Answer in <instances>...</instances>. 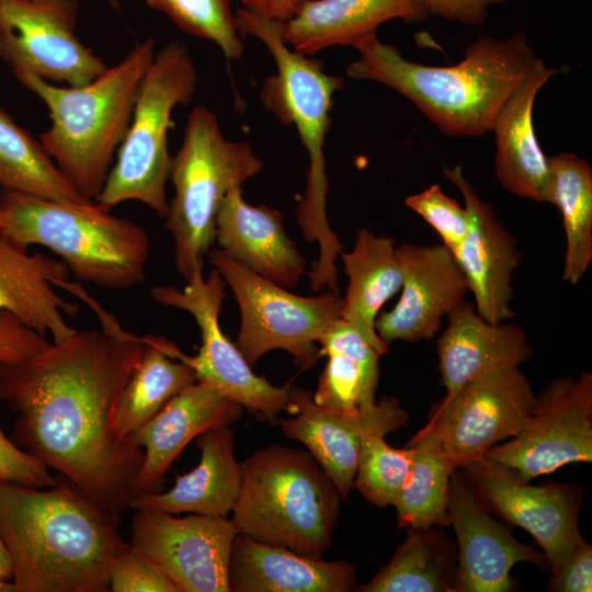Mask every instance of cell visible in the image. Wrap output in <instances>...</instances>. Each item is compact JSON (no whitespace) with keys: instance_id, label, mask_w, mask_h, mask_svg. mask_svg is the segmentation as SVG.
I'll return each instance as SVG.
<instances>
[{"instance_id":"cell-30","label":"cell","mask_w":592,"mask_h":592,"mask_svg":"<svg viewBox=\"0 0 592 592\" xmlns=\"http://www.w3.org/2000/svg\"><path fill=\"white\" fill-rule=\"evenodd\" d=\"M320 355L327 356L312 400L341 412H355L376 402L379 357L349 322L340 318L318 340Z\"/></svg>"},{"instance_id":"cell-1","label":"cell","mask_w":592,"mask_h":592,"mask_svg":"<svg viewBox=\"0 0 592 592\" xmlns=\"http://www.w3.org/2000/svg\"><path fill=\"white\" fill-rule=\"evenodd\" d=\"M95 311L102 330L77 331L23 361L0 363V400L18 413L11 439L19 447L119 516L135 496L144 453L116 434L113 414L145 337Z\"/></svg>"},{"instance_id":"cell-11","label":"cell","mask_w":592,"mask_h":592,"mask_svg":"<svg viewBox=\"0 0 592 592\" xmlns=\"http://www.w3.org/2000/svg\"><path fill=\"white\" fill-rule=\"evenodd\" d=\"M225 280L214 267L207 278L196 270L183 289L156 286L150 295L155 301L189 312L200 328L202 344L198 353L187 356L180 350L175 358L185 361L194 371L196 382L219 391L239 403L261 421L275 422L282 412H289L293 385L276 386L253 373L239 349L223 332L219 312L225 299Z\"/></svg>"},{"instance_id":"cell-24","label":"cell","mask_w":592,"mask_h":592,"mask_svg":"<svg viewBox=\"0 0 592 592\" xmlns=\"http://www.w3.org/2000/svg\"><path fill=\"white\" fill-rule=\"evenodd\" d=\"M558 71L539 58L505 99L491 127L499 183L509 193L537 203H545L548 157L537 140L533 111L538 92Z\"/></svg>"},{"instance_id":"cell-39","label":"cell","mask_w":592,"mask_h":592,"mask_svg":"<svg viewBox=\"0 0 592 592\" xmlns=\"http://www.w3.org/2000/svg\"><path fill=\"white\" fill-rule=\"evenodd\" d=\"M111 592H179L173 582L147 557L128 544L109 569Z\"/></svg>"},{"instance_id":"cell-5","label":"cell","mask_w":592,"mask_h":592,"mask_svg":"<svg viewBox=\"0 0 592 592\" xmlns=\"http://www.w3.org/2000/svg\"><path fill=\"white\" fill-rule=\"evenodd\" d=\"M155 54V41L147 38L81 87H60L30 73H14L48 109L52 124L39 135V141L90 203L105 184L128 129L139 84Z\"/></svg>"},{"instance_id":"cell-31","label":"cell","mask_w":592,"mask_h":592,"mask_svg":"<svg viewBox=\"0 0 592 592\" xmlns=\"http://www.w3.org/2000/svg\"><path fill=\"white\" fill-rule=\"evenodd\" d=\"M172 345L162 337H145L144 352L115 405L113 425L119 437L130 439L169 400L196 383L193 368L169 355Z\"/></svg>"},{"instance_id":"cell-10","label":"cell","mask_w":592,"mask_h":592,"mask_svg":"<svg viewBox=\"0 0 592 592\" xmlns=\"http://www.w3.org/2000/svg\"><path fill=\"white\" fill-rule=\"evenodd\" d=\"M207 258L234 292L240 310L236 345L253 366L265 353L283 350L297 366L315 365L318 340L341 318L342 296L327 291L300 296L281 287L212 249Z\"/></svg>"},{"instance_id":"cell-42","label":"cell","mask_w":592,"mask_h":592,"mask_svg":"<svg viewBox=\"0 0 592 592\" xmlns=\"http://www.w3.org/2000/svg\"><path fill=\"white\" fill-rule=\"evenodd\" d=\"M50 344L46 338L8 311H0V363H16Z\"/></svg>"},{"instance_id":"cell-16","label":"cell","mask_w":592,"mask_h":592,"mask_svg":"<svg viewBox=\"0 0 592 592\" xmlns=\"http://www.w3.org/2000/svg\"><path fill=\"white\" fill-rule=\"evenodd\" d=\"M135 512L130 546L152 561L179 592H230L229 561L239 534L231 519Z\"/></svg>"},{"instance_id":"cell-12","label":"cell","mask_w":592,"mask_h":592,"mask_svg":"<svg viewBox=\"0 0 592 592\" xmlns=\"http://www.w3.org/2000/svg\"><path fill=\"white\" fill-rule=\"evenodd\" d=\"M535 396L519 366L494 369L434 403L423 428L460 468L515 436L528 418Z\"/></svg>"},{"instance_id":"cell-15","label":"cell","mask_w":592,"mask_h":592,"mask_svg":"<svg viewBox=\"0 0 592 592\" xmlns=\"http://www.w3.org/2000/svg\"><path fill=\"white\" fill-rule=\"evenodd\" d=\"M459 469L479 502L498 520L530 533L550 567L582 538L583 491L579 485H532L512 468L486 457Z\"/></svg>"},{"instance_id":"cell-9","label":"cell","mask_w":592,"mask_h":592,"mask_svg":"<svg viewBox=\"0 0 592 592\" xmlns=\"http://www.w3.org/2000/svg\"><path fill=\"white\" fill-rule=\"evenodd\" d=\"M197 72L191 53L181 41L156 52L134 103L132 119L117 149L105 184L94 201L104 210L126 201H138L164 219L169 210L166 184L172 156L168 133L172 112L191 102Z\"/></svg>"},{"instance_id":"cell-32","label":"cell","mask_w":592,"mask_h":592,"mask_svg":"<svg viewBox=\"0 0 592 592\" xmlns=\"http://www.w3.org/2000/svg\"><path fill=\"white\" fill-rule=\"evenodd\" d=\"M456 544L440 527H409L392 558L358 592H455Z\"/></svg>"},{"instance_id":"cell-13","label":"cell","mask_w":592,"mask_h":592,"mask_svg":"<svg viewBox=\"0 0 592 592\" xmlns=\"http://www.w3.org/2000/svg\"><path fill=\"white\" fill-rule=\"evenodd\" d=\"M486 458L531 481L572 463L592 462V375H563L547 384L521 431Z\"/></svg>"},{"instance_id":"cell-14","label":"cell","mask_w":592,"mask_h":592,"mask_svg":"<svg viewBox=\"0 0 592 592\" xmlns=\"http://www.w3.org/2000/svg\"><path fill=\"white\" fill-rule=\"evenodd\" d=\"M78 0H0V59L13 73L81 87L107 68L77 36Z\"/></svg>"},{"instance_id":"cell-6","label":"cell","mask_w":592,"mask_h":592,"mask_svg":"<svg viewBox=\"0 0 592 592\" xmlns=\"http://www.w3.org/2000/svg\"><path fill=\"white\" fill-rule=\"evenodd\" d=\"M0 235L23 249L47 247L78 281L102 288L126 289L145 280L147 231L94 203L0 190Z\"/></svg>"},{"instance_id":"cell-7","label":"cell","mask_w":592,"mask_h":592,"mask_svg":"<svg viewBox=\"0 0 592 592\" xmlns=\"http://www.w3.org/2000/svg\"><path fill=\"white\" fill-rule=\"evenodd\" d=\"M232 510L239 534L322 558L330 547L342 498L308 451L270 445L241 464Z\"/></svg>"},{"instance_id":"cell-34","label":"cell","mask_w":592,"mask_h":592,"mask_svg":"<svg viewBox=\"0 0 592 592\" xmlns=\"http://www.w3.org/2000/svg\"><path fill=\"white\" fill-rule=\"evenodd\" d=\"M409 445L413 448L409 475L392 505L398 525L448 526V485L456 467L437 439L424 428L411 437Z\"/></svg>"},{"instance_id":"cell-27","label":"cell","mask_w":592,"mask_h":592,"mask_svg":"<svg viewBox=\"0 0 592 592\" xmlns=\"http://www.w3.org/2000/svg\"><path fill=\"white\" fill-rule=\"evenodd\" d=\"M428 14L422 0H307L284 23L283 39L293 50L311 56L338 45L356 47L387 21L419 23Z\"/></svg>"},{"instance_id":"cell-28","label":"cell","mask_w":592,"mask_h":592,"mask_svg":"<svg viewBox=\"0 0 592 592\" xmlns=\"http://www.w3.org/2000/svg\"><path fill=\"white\" fill-rule=\"evenodd\" d=\"M69 274L64 262L42 253L30 254L0 235V311L11 312L44 337L50 333L56 343L77 332L61 315L76 316L77 305L54 289Z\"/></svg>"},{"instance_id":"cell-22","label":"cell","mask_w":592,"mask_h":592,"mask_svg":"<svg viewBox=\"0 0 592 592\" xmlns=\"http://www.w3.org/2000/svg\"><path fill=\"white\" fill-rule=\"evenodd\" d=\"M242 409L236 401L197 382L175 395L130 437L144 453L133 483L135 494L152 491L193 439L210 428L235 423Z\"/></svg>"},{"instance_id":"cell-44","label":"cell","mask_w":592,"mask_h":592,"mask_svg":"<svg viewBox=\"0 0 592 592\" xmlns=\"http://www.w3.org/2000/svg\"><path fill=\"white\" fill-rule=\"evenodd\" d=\"M307 0H239L241 8L255 15L278 21H289Z\"/></svg>"},{"instance_id":"cell-20","label":"cell","mask_w":592,"mask_h":592,"mask_svg":"<svg viewBox=\"0 0 592 592\" xmlns=\"http://www.w3.org/2000/svg\"><path fill=\"white\" fill-rule=\"evenodd\" d=\"M443 173L465 201L468 229L453 257L473 294L474 306L491 323L508 321L515 315L511 307L512 280L521 259L516 239L493 207L480 198L460 166H444Z\"/></svg>"},{"instance_id":"cell-18","label":"cell","mask_w":592,"mask_h":592,"mask_svg":"<svg viewBox=\"0 0 592 592\" xmlns=\"http://www.w3.org/2000/svg\"><path fill=\"white\" fill-rule=\"evenodd\" d=\"M292 418L280 419L284 435L300 442L335 485L342 500L353 488L362 440L368 434L386 436L407 424L409 415L395 397L355 412L316 405L311 392L293 387Z\"/></svg>"},{"instance_id":"cell-35","label":"cell","mask_w":592,"mask_h":592,"mask_svg":"<svg viewBox=\"0 0 592 592\" xmlns=\"http://www.w3.org/2000/svg\"><path fill=\"white\" fill-rule=\"evenodd\" d=\"M0 190L47 200L90 203L62 174L42 143L1 107Z\"/></svg>"},{"instance_id":"cell-29","label":"cell","mask_w":592,"mask_h":592,"mask_svg":"<svg viewBox=\"0 0 592 592\" xmlns=\"http://www.w3.org/2000/svg\"><path fill=\"white\" fill-rule=\"evenodd\" d=\"M397 243L386 235L361 228L350 252L340 257L348 276L341 318L349 322L383 356L388 345L377 335L375 321L382 307L402 286Z\"/></svg>"},{"instance_id":"cell-47","label":"cell","mask_w":592,"mask_h":592,"mask_svg":"<svg viewBox=\"0 0 592 592\" xmlns=\"http://www.w3.org/2000/svg\"><path fill=\"white\" fill-rule=\"evenodd\" d=\"M109 7H111L114 10L119 9V0H104Z\"/></svg>"},{"instance_id":"cell-45","label":"cell","mask_w":592,"mask_h":592,"mask_svg":"<svg viewBox=\"0 0 592 592\" xmlns=\"http://www.w3.org/2000/svg\"><path fill=\"white\" fill-rule=\"evenodd\" d=\"M0 578L12 579V562L9 551L0 536Z\"/></svg>"},{"instance_id":"cell-43","label":"cell","mask_w":592,"mask_h":592,"mask_svg":"<svg viewBox=\"0 0 592 592\" xmlns=\"http://www.w3.org/2000/svg\"><path fill=\"white\" fill-rule=\"evenodd\" d=\"M428 13L466 25L485 23L488 10L514 0H422Z\"/></svg>"},{"instance_id":"cell-3","label":"cell","mask_w":592,"mask_h":592,"mask_svg":"<svg viewBox=\"0 0 592 592\" xmlns=\"http://www.w3.org/2000/svg\"><path fill=\"white\" fill-rule=\"evenodd\" d=\"M354 48L360 57L346 68L350 78L391 88L451 137L490 133L505 99L539 60L520 31L506 38L479 36L465 48L463 59L451 66L408 60L377 35Z\"/></svg>"},{"instance_id":"cell-2","label":"cell","mask_w":592,"mask_h":592,"mask_svg":"<svg viewBox=\"0 0 592 592\" xmlns=\"http://www.w3.org/2000/svg\"><path fill=\"white\" fill-rule=\"evenodd\" d=\"M119 516L72 485L47 490L0 480V536L15 592H104L113 558L128 544Z\"/></svg>"},{"instance_id":"cell-40","label":"cell","mask_w":592,"mask_h":592,"mask_svg":"<svg viewBox=\"0 0 592 592\" xmlns=\"http://www.w3.org/2000/svg\"><path fill=\"white\" fill-rule=\"evenodd\" d=\"M0 480L34 488L57 485L48 468L8 439L0 426Z\"/></svg>"},{"instance_id":"cell-8","label":"cell","mask_w":592,"mask_h":592,"mask_svg":"<svg viewBox=\"0 0 592 592\" xmlns=\"http://www.w3.org/2000/svg\"><path fill=\"white\" fill-rule=\"evenodd\" d=\"M262 169L263 161L249 143L224 137L210 110L202 105L192 110L182 145L172 157L169 180L174 195L164 218L175 269L185 281L203 269L216 242V216L228 191Z\"/></svg>"},{"instance_id":"cell-21","label":"cell","mask_w":592,"mask_h":592,"mask_svg":"<svg viewBox=\"0 0 592 592\" xmlns=\"http://www.w3.org/2000/svg\"><path fill=\"white\" fill-rule=\"evenodd\" d=\"M283 214L251 205L241 186L231 187L216 216V241L229 259L286 289L297 287L307 261L283 226Z\"/></svg>"},{"instance_id":"cell-19","label":"cell","mask_w":592,"mask_h":592,"mask_svg":"<svg viewBox=\"0 0 592 592\" xmlns=\"http://www.w3.org/2000/svg\"><path fill=\"white\" fill-rule=\"evenodd\" d=\"M402 270L401 295L395 307L379 312L378 338L415 343L432 339L446 317L468 292L465 277L451 251L442 243L397 244Z\"/></svg>"},{"instance_id":"cell-37","label":"cell","mask_w":592,"mask_h":592,"mask_svg":"<svg viewBox=\"0 0 592 592\" xmlns=\"http://www.w3.org/2000/svg\"><path fill=\"white\" fill-rule=\"evenodd\" d=\"M384 435L368 434L361 443L353 487L369 503L394 505L411 466L413 448L390 446Z\"/></svg>"},{"instance_id":"cell-17","label":"cell","mask_w":592,"mask_h":592,"mask_svg":"<svg viewBox=\"0 0 592 592\" xmlns=\"http://www.w3.org/2000/svg\"><path fill=\"white\" fill-rule=\"evenodd\" d=\"M447 515L458 546L455 592L514 591L519 588L511 570L519 562L549 570L543 551L515 538L479 502L459 468L449 478Z\"/></svg>"},{"instance_id":"cell-33","label":"cell","mask_w":592,"mask_h":592,"mask_svg":"<svg viewBox=\"0 0 592 592\" xmlns=\"http://www.w3.org/2000/svg\"><path fill=\"white\" fill-rule=\"evenodd\" d=\"M545 203L557 206L566 235L562 281L577 285L592 262V169L572 152L548 157Z\"/></svg>"},{"instance_id":"cell-41","label":"cell","mask_w":592,"mask_h":592,"mask_svg":"<svg viewBox=\"0 0 592 592\" xmlns=\"http://www.w3.org/2000/svg\"><path fill=\"white\" fill-rule=\"evenodd\" d=\"M547 591L591 592L592 547L581 538L555 566L549 568Z\"/></svg>"},{"instance_id":"cell-4","label":"cell","mask_w":592,"mask_h":592,"mask_svg":"<svg viewBox=\"0 0 592 592\" xmlns=\"http://www.w3.org/2000/svg\"><path fill=\"white\" fill-rule=\"evenodd\" d=\"M241 35H251L273 56L276 72L264 81L260 98L264 107L285 125H294L308 153L304 196L296 207V220L307 243L317 242L319 258L308 273L314 293H339L335 262L344 247L327 217L329 182L325 140L330 127L333 95L343 78L329 75L320 59L293 50L283 39L284 22L265 19L236 8Z\"/></svg>"},{"instance_id":"cell-46","label":"cell","mask_w":592,"mask_h":592,"mask_svg":"<svg viewBox=\"0 0 592 592\" xmlns=\"http://www.w3.org/2000/svg\"><path fill=\"white\" fill-rule=\"evenodd\" d=\"M0 592H15L13 582L0 578Z\"/></svg>"},{"instance_id":"cell-36","label":"cell","mask_w":592,"mask_h":592,"mask_svg":"<svg viewBox=\"0 0 592 592\" xmlns=\"http://www.w3.org/2000/svg\"><path fill=\"white\" fill-rule=\"evenodd\" d=\"M168 16L182 32L214 43L227 59L243 53L230 0H144Z\"/></svg>"},{"instance_id":"cell-38","label":"cell","mask_w":592,"mask_h":592,"mask_svg":"<svg viewBox=\"0 0 592 592\" xmlns=\"http://www.w3.org/2000/svg\"><path fill=\"white\" fill-rule=\"evenodd\" d=\"M405 205L421 216L441 237L442 244L453 254L468 229L467 210L447 196L439 184L405 200Z\"/></svg>"},{"instance_id":"cell-26","label":"cell","mask_w":592,"mask_h":592,"mask_svg":"<svg viewBox=\"0 0 592 592\" xmlns=\"http://www.w3.org/2000/svg\"><path fill=\"white\" fill-rule=\"evenodd\" d=\"M196 446L201 458L194 469L178 477L166 492L135 494L129 509L228 517L241 483L234 432L229 425L210 428L196 437Z\"/></svg>"},{"instance_id":"cell-23","label":"cell","mask_w":592,"mask_h":592,"mask_svg":"<svg viewBox=\"0 0 592 592\" xmlns=\"http://www.w3.org/2000/svg\"><path fill=\"white\" fill-rule=\"evenodd\" d=\"M448 323L436 340L437 369L445 396L488 372L519 366L531 360L527 332L514 322L491 323L474 304L463 300L447 316Z\"/></svg>"},{"instance_id":"cell-25","label":"cell","mask_w":592,"mask_h":592,"mask_svg":"<svg viewBox=\"0 0 592 592\" xmlns=\"http://www.w3.org/2000/svg\"><path fill=\"white\" fill-rule=\"evenodd\" d=\"M355 578L348 560L308 557L243 534L232 543L230 592H346Z\"/></svg>"}]
</instances>
